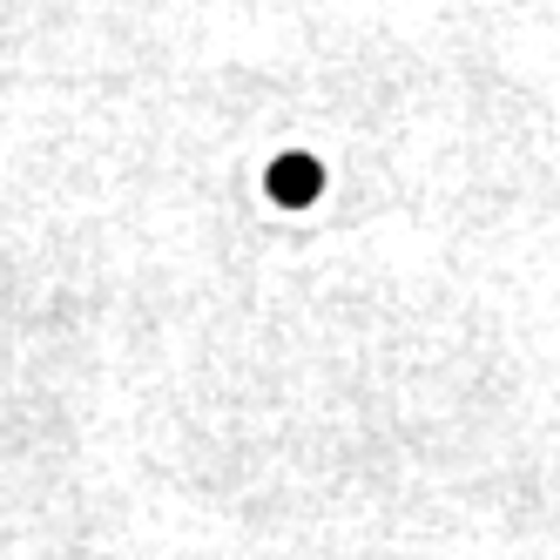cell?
Returning <instances> with one entry per match:
<instances>
[{"mask_svg":"<svg viewBox=\"0 0 560 560\" xmlns=\"http://www.w3.org/2000/svg\"><path fill=\"white\" fill-rule=\"evenodd\" d=\"M311 189H317V170H311V163H284V170H270V196H284V203H304Z\"/></svg>","mask_w":560,"mask_h":560,"instance_id":"obj_1","label":"cell"}]
</instances>
